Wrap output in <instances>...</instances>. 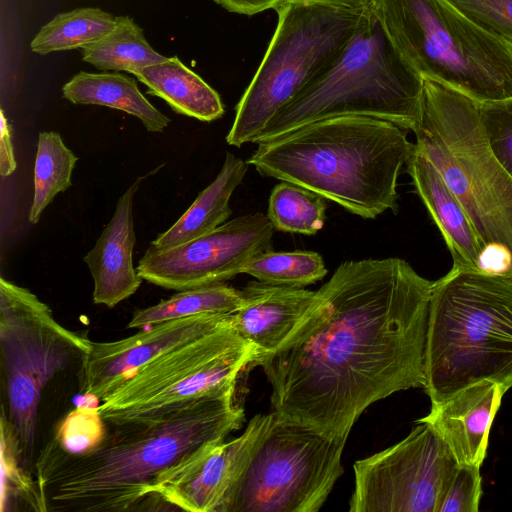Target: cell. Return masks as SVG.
<instances>
[{
	"mask_svg": "<svg viewBox=\"0 0 512 512\" xmlns=\"http://www.w3.org/2000/svg\"><path fill=\"white\" fill-rule=\"evenodd\" d=\"M433 283L401 258L340 264L289 336L252 365L271 384V413L348 436L371 404L423 388Z\"/></svg>",
	"mask_w": 512,
	"mask_h": 512,
	"instance_id": "obj_1",
	"label": "cell"
},
{
	"mask_svg": "<svg viewBox=\"0 0 512 512\" xmlns=\"http://www.w3.org/2000/svg\"><path fill=\"white\" fill-rule=\"evenodd\" d=\"M233 399L205 398L155 422L111 425V433L82 454L51 440L36 463L48 511L123 512L160 503L149 494L160 474L241 427L244 410Z\"/></svg>",
	"mask_w": 512,
	"mask_h": 512,
	"instance_id": "obj_2",
	"label": "cell"
},
{
	"mask_svg": "<svg viewBox=\"0 0 512 512\" xmlns=\"http://www.w3.org/2000/svg\"><path fill=\"white\" fill-rule=\"evenodd\" d=\"M406 131L375 117H331L259 143L247 162L374 219L397 213L398 177L414 148Z\"/></svg>",
	"mask_w": 512,
	"mask_h": 512,
	"instance_id": "obj_3",
	"label": "cell"
},
{
	"mask_svg": "<svg viewBox=\"0 0 512 512\" xmlns=\"http://www.w3.org/2000/svg\"><path fill=\"white\" fill-rule=\"evenodd\" d=\"M424 377L431 404L482 380L512 388V280L452 267L434 281Z\"/></svg>",
	"mask_w": 512,
	"mask_h": 512,
	"instance_id": "obj_4",
	"label": "cell"
},
{
	"mask_svg": "<svg viewBox=\"0 0 512 512\" xmlns=\"http://www.w3.org/2000/svg\"><path fill=\"white\" fill-rule=\"evenodd\" d=\"M416 147L466 211L484 249L482 270L512 280V176L484 135L478 103L423 78Z\"/></svg>",
	"mask_w": 512,
	"mask_h": 512,
	"instance_id": "obj_5",
	"label": "cell"
},
{
	"mask_svg": "<svg viewBox=\"0 0 512 512\" xmlns=\"http://www.w3.org/2000/svg\"><path fill=\"white\" fill-rule=\"evenodd\" d=\"M423 78L403 59L372 9L339 58L268 122L253 143L338 116H367L415 132Z\"/></svg>",
	"mask_w": 512,
	"mask_h": 512,
	"instance_id": "obj_6",
	"label": "cell"
},
{
	"mask_svg": "<svg viewBox=\"0 0 512 512\" xmlns=\"http://www.w3.org/2000/svg\"><path fill=\"white\" fill-rule=\"evenodd\" d=\"M371 9L422 78L478 103L512 97V44L478 26L448 0H372Z\"/></svg>",
	"mask_w": 512,
	"mask_h": 512,
	"instance_id": "obj_7",
	"label": "cell"
},
{
	"mask_svg": "<svg viewBox=\"0 0 512 512\" xmlns=\"http://www.w3.org/2000/svg\"><path fill=\"white\" fill-rule=\"evenodd\" d=\"M370 10L371 5L351 8L300 1L278 7L276 29L236 105L226 142L236 147L253 143L282 107L339 58Z\"/></svg>",
	"mask_w": 512,
	"mask_h": 512,
	"instance_id": "obj_8",
	"label": "cell"
},
{
	"mask_svg": "<svg viewBox=\"0 0 512 512\" xmlns=\"http://www.w3.org/2000/svg\"><path fill=\"white\" fill-rule=\"evenodd\" d=\"M254 347L230 318L213 331L160 354L102 399L98 412L109 425L164 419L193 403L234 396L240 374L250 368Z\"/></svg>",
	"mask_w": 512,
	"mask_h": 512,
	"instance_id": "obj_9",
	"label": "cell"
},
{
	"mask_svg": "<svg viewBox=\"0 0 512 512\" xmlns=\"http://www.w3.org/2000/svg\"><path fill=\"white\" fill-rule=\"evenodd\" d=\"M90 346L91 340L62 326L35 294L0 278V361L7 404L2 413L24 461L33 451L44 387L81 362Z\"/></svg>",
	"mask_w": 512,
	"mask_h": 512,
	"instance_id": "obj_10",
	"label": "cell"
},
{
	"mask_svg": "<svg viewBox=\"0 0 512 512\" xmlns=\"http://www.w3.org/2000/svg\"><path fill=\"white\" fill-rule=\"evenodd\" d=\"M347 438L329 437L273 415L220 512L318 511L343 473Z\"/></svg>",
	"mask_w": 512,
	"mask_h": 512,
	"instance_id": "obj_11",
	"label": "cell"
},
{
	"mask_svg": "<svg viewBox=\"0 0 512 512\" xmlns=\"http://www.w3.org/2000/svg\"><path fill=\"white\" fill-rule=\"evenodd\" d=\"M459 466L427 423L403 440L354 464L350 512H438Z\"/></svg>",
	"mask_w": 512,
	"mask_h": 512,
	"instance_id": "obj_12",
	"label": "cell"
},
{
	"mask_svg": "<svg viewBox=\"0 0 512 512\" xmlns=\"http://www.w3.org/2000/svg\"><path fill=\"white\" fill-rule=\"evenodd\" d=\"M274 230L267 215L246 214L172 248L150 245L136 269L143 280L176 291L223 283L272 249Z\"/></svg>",
	"mask_w": 512,
	"mask_h": 512,
	"instance_id": "obj_13",
	"label": "cell"
},
{
	"mask_svg": "<svg viewBox=\"0 0 512 512\" xmlns=\"http://www.w3.org/2000/svg\"><path fill=\"white\" fill-rule=\"evenodd\" d=\"M272 421V413L257 414L239 437L205 444L160 474L150 496L178 510L220 512Z\"/></svg>",
	"mask_w": 512,
	"mask_h": 512,
	"instance_id": "obj_14",
	"label": "cell"
},
{
	"mask_svg": "<svg viewBox=\"0 0 512 512\" xmlns=\"http://www.w3.org/2000/svg\"><path fill=\"white\" fill-rule=\"evenodd\" d=\"M231 314H198L164 321L111 342H94L81 360L80 391L102 400L154 358L207 334Z\"/></svg>",
	"mask_w": 512,
	"mask_h": 512,
	"instance_id": "obj_15",
	"label": "cell"
},
{
	"mask_svg": "<svg viewBox=\"0 0 512 512\" xmlns=\"http://www.w3.org/2000/svg\"><path fill=\"white\" fill-rule=\"evenodd\" d=\"M508 390L482 380L444 400L432 403L430 412L417 423L429 424L448 445L459 465H482L492 422Z\"/></svg>",
	"mask_w": 512,
	"mask_h": 512,
	"instance_id": "obj_16",
	"label": "cell"
},
{
	"mask_svg": "<svg viewBox=\"0 0 512 512\" xmlns=\"http://www.w3.org/2000/svg\"><path fill=\"white\" fill-rule=\"evenodd\" d=\"M146 177H138L120 196L113 216L94 247L83 258L93 277L95 304L113 308L132 296L143 281L133 266L136 243L133 201Z\"/></svg>",
	"mask_w": 512,
	"mask_h": 512,
	"instance_id": "obj_17",
	"label": "cell"
},
{
	"mask_svg": "<svg viewBox=\"0 0 512 512\" xmlns=\"http://www.w3.org/2000/svg\"><path fill=\"white\" fill-rule=\"evenodd\" d=\"M241 291L244 302L239 310L232 313V325L254 347L256 356L253 363L282 344L306 314L316 295V291L258 280L248 282Z\"/></svg>",
	"mask_w": 512,
	"mask_h": 512,
	"instance_id": "obj_18",
	"label": "cell"
},
{
	"mask_svg": "<svg viewBox=\"0 0 512 512\" xmlns=\"http://www.w3.org/2000/svg\"><path fill=\"white\" fill-rule=\"evenodd\" d=\"M415 191L440 230L454 268L482 272L485 249L463 206L434 164L416 147L406 162Z\"/></svg>",
	"mask_w": 512,
	"mask_h": 512,
	"instance_id": "obj_19",
	"label": "cell"
},
{
	"mask_svg": "<svg viewBox=\"0 0 512 512\" xmlns=\"http://www.w3.org/2000/svg\"><path fill=\"white\" fill-rule=\"evenodd\" d=\"M248 162L226 152L223 166L216 178L202 190L192 205L165 232L150 243L156 249H168L203 236L227 222L232 211L229 205L235 189L242 183Z\"/></svg>",
	"mask_w": 512,
	"mask_h": 512,
	"instance_id": "obj_20",
	"label": "cell"
},
{
	"mask_svg": "<svg viewBox=\"0 0 512 512\" xmlns=\"http://www.w3.org/2000/svg\"><path fill=\"white\" fill-rule=\"evenodd\" d=\"M133 75L147 86L148 94L163 99L178 114L203 122L217 120L224 114L217 91L177 56L143 67Z\"/></svg>",
	"mask_w": 512,
	"mask_h": 512,
	"instance_id": "obj_21",
	"label": "cell"
},
{
	"mask_svg": "<svg viewBox=\"0 0 512 512\" xmlns=\"http://www.w3.org/2000/svg\"><path fill=\"white\" fill-rule=\"evenodd\" d=\"M63 97L73 104L99 105L137 117L146 130L163 132L171 120L141 93L136 81L120 73L75 74L62 87Z\"/></svg>",
	"mask_w": 512,
	"mask_h": 512,
	"instance_id": "obj_22",
	"label": "cell"
},
{
	"mask_svg": "<svg viewBox=\"0 0 512 512\" xmlns=\"http://www.w3.org/2000/svg\"><path fill=\"white\" fill-rule=\"evenodd\" d=\"M82 55L83 61L100 70L131 74L167 59L147 42L142 28L130 16H117L113 28L84 47Z\"/></svg>",
	"mask_w": 512,
	"mask_h": 512,
	"instance_id": "obj_23",
	"label": "cell"
},
{
	"mask_svg": "<svg viewBox=\"0 0 512 512\" xmlns=\"http://www.w3.org/2000/svg\"><path fill=\"white\" fill-rule=\"evenodd\" d=\"M241 290L223 283L179 291L170 298L134 312L128 327L146 328L198 314H232L243 305Z\"/></svg>",
	"mask_w": 512,
	"mask_h": 512,
	"instance_id": "obj_24",
	"label": "cell"
},
{
	"mask_svg": "<svg viewBox=\"0 0 512 512\" xmlns=\"http://www.w3.org/2000/svg\"><path fill=\"white\" fill-rule=\"evenodd\" d=\"M116 17L93 7L77 8L57 14L42 26L31 41L32 52L46 55L51 52L83 49L106 35Z\"/></svg>",
	"mask_w": 512,
	"mask_h": 512,
	"instance_id": "obj_25",
	"label": "cell"
},
{
	"mask_svg": "<svg viewBox=\"0 0 512 512\" xmlns=\"http://www.w3.org/2000/svg\"><path fill=\"white\" fill-rule=\"evenodd\" d=\"M78 157L55 131L40 132L34 166V197L29 222L36 224L44 209L60 192L71 187Z\"/></svg>",
	"mask_w": 512,
	"mask_h": 512,
	"instance_id": "obj_26",
	"label": "cell"
},
{
	"mask_svg": "<svg viewBox=\"0 0 512 512\" xmlns=\"http://www.w3.org/2000/svg\"><path fill=\"white\" fill-rule=\"evenodd\" d=\"M325 198L288 181L277 184L269 197L267 216L275 230L314 235L326 219Z\"/></svg>",
	"mask_w": 512,
	"mask_h": 512,
	"instance_id": "obj_27",
	"label": "cell"
},
{
	"mask_svg": "<svg viewBox=\"0 0 512 512\" xmlns=\"http://www.w3.org/2000/svg\"><path fill=\"white\" fill-rule=\"evenodd\" d=\"M322 256L313 251H265L244 268L258 281L281 286L303 288L323 279L327 274Z\"/></svg>",
	"mask_w": 512,
	"mask_h": 512,
	"instance_id": "obj_28",
	"label": "cell"
},
{
	"mask_svg": "<svg viewBox=\"0 0 512 512\" xmlns=\"http://www.w3.org/2000/svg\"><path fill=\"white\" fill-rule=\"evenodd\" d=\"M18 442L1 414V512L14 511L18 505H26L34 511L46 512L48 506L37 479L24 468Z\"/></svg>",
	"mask_w": 512,
	"mask_h": 512,
	"instance_id": "obj_29",
	"label": "cell"
},
{
	"mask_svg": "<svg viewBox=\"0 0 512 512\" xmlns=\"http://www.w3.org/2000/svg\"><path fill=\"white\" fill-rule=\"evenodd\" d=\"M105 424L98 406H80L70 411L61 421L52 441L65 452L82 454L103 440L107 433Z\"/></svg>",
	"mask_w": 512,
	"mask_h": 512,
	"instance_id": "obj_30",
	"label": "cell"
},
{
	"mask_svg": "<svg viewBox=\"0 0 512 512\" xmlns=\"http://www.w3.org/2000/svg\"><path fill=\"white\" fill-rule=\"evenodd\" d=\"M478 114L490 149L512 176V97L480 102Z\"/></svg>",
	"mask_w": 512,
	"mask_h": 512,
	"instance_id": "obj_31",
	"label": "cell"
},
{
	"mask_svg": "<svg viewBox=\"0 0 512 512\" xmlns=\"http://www.w3.org/2000/svg\"><path fill=\"white\" fill-rule=\"evenodd\" d=\"M487 32L512 44V0H448Z\"/></svg>",
	"mask_w": 512,
	"mask_h": 512,
	"instance_id": "obj_32",
	"label": "cell"
},
{
	"mask_svg": "<svg viewBox=\"0 0 512 512\" xmlns=\"http://www.w3.org/2000/svg\"><path fill=\"white\" fill-rule=\"evenodd\" d=\"M480 466L459 465L438 512H478L482 496Z\"/></svg>",
	"mask_w": 512,
	"mask_h": 512,
	"instance_id": "obj_33",
	"label": "cell"
},
{
	"mask_svg": "<svg viewBox=\"0 0 512 512\" xmlns=\"http://www.w3.org/2000/svg\"><path fill=\"white\" fill-rule=\"evenodd\" d=\"M229 12L252 16L263 11L276 10L291 0H213Z\"/></svg>",
	"mask_w": 512,
	"mask_h": 512,
	"instance_id": "obj_34",
	"label": "cell"
},
{
	"mask_svg": "<svg viewBox=\"0 0 512 512\" xmlns=\"http://www.w3.org/2000/svg\"><path fill=\"white\" fill-rule=\"evenodd\" d=\"M0 174L3 177L11 175L17 168L11 139L10 126L0 111Z\"/></svg>",
	"mask_w": 512,
	"mask_h": 512,
	"instance_id": "obj_35",
	"label": "cell"
},
{
	"mask_svg": "<svg viewBox=\"0 0 512 512\" xmlns=\"http://www.w3.org/2000/svg\"><path fill=\"white\" fill-rule=\"evenodd\" d=\"M310 3H325L337 6L351 7V8H364L371 5L372 0H291Z\"/></svg>",
	"mask_w": 512,
	"mask_h": 512,
	"instance_id": "obj_36",
	"label": "cell"
}]
</instances>
